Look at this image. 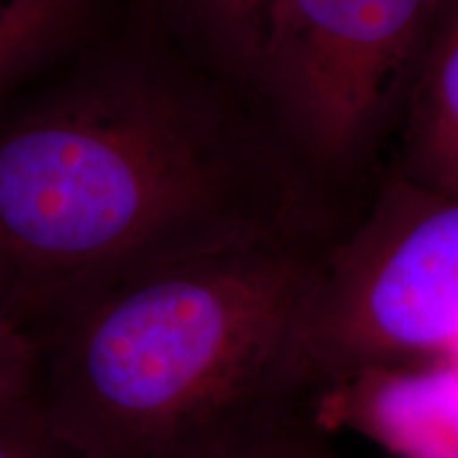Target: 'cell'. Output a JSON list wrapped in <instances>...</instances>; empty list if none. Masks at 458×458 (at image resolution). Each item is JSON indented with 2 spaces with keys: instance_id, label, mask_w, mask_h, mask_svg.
Instances as JSON below:
<instances>
[{
  "instance_id": "cell-1",
  "label": "cell",
  "mask_w": 458,
  "mask_h": 458,
  "mask_svg": "<svg viewBox=\"0 0 458 458\" xmlns=\"http://www.w3.org/2000/svg\"><path fill=\"white\" fill-rule=\"evenodd\" d=\"M334 219L250 94L134 0L0 105V310L47 320L113 280Z\"/></svg>"
},
{
  "instance_id": "cell-2",
  "label": "cell",
  "mask_w": 458,
  "mask_h": 458,
  "mask_svg": "<svg viewBox=\"0 0 458 458\" xmlns=\"http://www.w3.org/2000/svg\"><path fill=\"white\" fill-rule=\"evenodd\" d=\"M342 227L172 257L45 320V427L71 458H242L312 425L303 308Z\"/></svg>"
},
{
  "instance_id": "cell-3",
  "label": "cell",
  "mask_w": 458,
  "mask_h": 458,
  "mask_svg": "<svg viewBox=\"0 0 458 458\" xmlns=\"http://www.w3.org/2000/svg\"><path fill=\"white\" fill-rule=\"evenodd\" d=\"M448 0H272L246 91L284 153L334 199L391 142Z\"/></svg>"
},
{
  "instance_id": "cell-4",
  "label": "cell",
  "mask_w": 458,
  "mask_h": 458,
  "mask_svg": "<svg viewBox=\"0 0 458 458\" xmlns=\"http://www.w3.org/2000/svg\"><path fill=\"white\" fill-rule=\"evenodd\" d=\"M458 340V198L380 176L325 255L297 335L314 394L371 365L442 359Z\"/></svg>"
},
{
  "instance_id": "cell-5",
  "label": "cell",
  "mask_w": 458,
  "mask_h": 458,
  "mask_svg": "<svg viewBox=\"0 0 458 458\" xmlns=\"http://www.w3.org/2000/svg\"><path fill=\"white\" fill-rule=\"evenodd\" d=\"M320 433L354 435L388 458H458V363L371 365L320 386L310 405Z\"/></svg>"
},
{
  "instance_id": "cell-6",
  "label": "cell",
  "mask_w": 458,
  "mask_h": 458,
  "mask_svg": "<svg viewBox=\"0 0 458 458\" xmlns=\"http://www.w3.org/2000/svg\"><path fill=\"white\" fill-rule=\"evenodd\" d=\"M386 170L458 198V0H448L394 123Z\"/></svg>"
},
{
  "instance_id": "cell-7",
  "label": "cell",
  "mask_w": 458,
  "mask_h": 458,
  "mask_svg": "<svg viewBox=\"0 0 458 458\" xmlns=\"http://www.w3.org/2000/svg\"><path fill=\"white\" fill-rule=\"evenodd\" d=\"M134 0H0V105L105 34Z\"/></svg>"
},
{
  "instance_id": "cell-8",
  "label": "cell",
  "mask_w": 458,
  "mask_h": 458,
  "mask_svg": "<svg viewBox=\"0 0 458 458\" xmlns=\"http://www.w3.org/2000/svg\"><path fill=\"white\" fill-rule=\"evenodd\" d=\"M187 54L246 89L263 17L272 0H140Z\"/></svg>"
},
{
  "instance_id": "cell-9",
  "label": "cell",
  "mask_w": 458,
  "mask_h": 458,
  "mask_svg": "<svg viewBox=\"0 0 458 458\" xmlns=\"http://www.w3.org/2000/svg\"><path fill=\"white\" fill-rule=\"evenodd\" d=\"M43 388V348L34 331L0 310V414H21Z\"/></svg>"
},
{
  "instance_id": "cell-10",
  "label": "cell",
  "mask_w": 458,
  "mask_h": 458,
  "mask_svg": "<svg viewBox=\"0 0 458 458\" xmlns=\"http://www.w3.org/2000/svg\"><path fill=\"white\" fill-rule=\"evenodd\" d=\"M20 416H24V411L0 414V458H71L47 427L37 435L34 428L17 420Z\"/></svg>"
},
{
  "instance_id": "cell-11",
  "label": "cell",
  "mask_w": 458,
  "mask_h": 458,
  "mask_svg": "<svg viewBox=\"0 0 458 458\" xmlns=\"http://www.w3.org/2000/svg\"><path fill=\"white\" fill-rule=\"evenodd\" d=\"M242 458H344L329 435L320 433L312 425L300 427L295 431L274 439L263 448L250 452Z\"/></svg>"
},
{
  "instance_id": "cell-12",
  "label": "cell",
  "mask_w": 458,
  "mask_h": 458,
  "mask_svg": "<svg viewBox=\"0 0 458 458\" xmlns=\"http://www.w3.org/2000/svg\"><path fill=\"white\" fill-rule=\"evenodd\" d=\"M3 286H4V267H3V261H0V297H3Z\"/></svg>"
}]
</instances>
